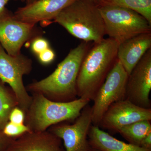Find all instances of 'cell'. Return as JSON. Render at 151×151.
I'll return each mask as SVG.
<instances>
[{"label":"cell","mask_w":151,"mask_h":151,"mask_svg":"<svg viewBox=\"0 0 151 151\" xmlns=\"http://www.w3.org/2000/svg\"><path fill=\"white\" fill-rule=\"evenodd\" d=\"M89 47V42L82 41L70 50L52 73L29 84L28 89L33 94H42L54 101L68 102L76 99L77 77Z\"/></svg>","instance_id":"cell-1"},{"label":"cell","mask_w":151,"mask_h":151,"mask_svg":"<svg viewBox=\"0 0 151 151\" xmlns=\"http://www.w3.org/2000/svg\"><path fill=\"white\" fill-rule=\"evenodd\" d=\"M119 44L111 38L94 43L81 63L76 82L77 95L94 99L117 59Z\"/></svg>","instance_id":"cell-2"},{"label":"cell","mask_w":151,"mask_h":151,"mask_svg":"<svg viewBox=\"0 0 151 151\" xmlns=\"http://www.w3.org/2000/svg\"><path fill=\"white\" fill-rule=\"evenodd\" d=\"M53 22L87 42H100L106 35L99 5L93 0H75L58 14Z\"/></svg>","instance_id":"cell-3"},{"label":"cell","mask_w":151,"mask_h":151,"mask_svg":"<svg viewBox=\"0 0 151 151\" xmlns=\"http://www.w3.org/2000/svg\"><path fill=\"white\" fill-rule=\"evenodd\" d=\"M90 100L79 97L68 101L50 100L40 94H33L32 101L26 113L25 124L31 131L44 132L65 121H74Z\"/></svg>","instance_id":"cell-4"},{"label":"cell","mask_w":151,"mask_h":151,"mask_svg":"<svg viewBox=\"0 0 151 151\" xmlns=\"http://www.w3.org/2000/svg\"><path fill=\"white\" fill-rule=\"evenodd\" d=\"M99 8L105 34L119 44L141 34L151 33V24L133 10L105 4L99 5Z\"/></svg>","instance_id":"cell-5"},{"label":"cell","mask_w":151,"mask_h":151,"mask_svg":"<svg viewBox=\"0 0 151 151\" xmlns=\"http://www.w3.org/2000/svg\"><path fill=\"white\" fill-rule=\"evenodd\" d=\"M32 68L31 59L20 54H8L0 45V80L9 84L16 97L18 106L26 113L32 101L28 93L23 78L29 74Z\"/></svg>","instance_id":"cell-6"},{"label":"cell","mask_w":151,"mask_h":151,"mask_svg":"<svg viewBox=\"0 0 151 151\" xmlns=\"http://www.w3.org/2000/svg\"><path fill=\"white\" fill-rule=\"evenodd\" d=\"M128 75L118 59L94 96L92 125L99 126L102 117L113 103L125 99Z\"/></svg>","instance_id":"cell-7"},{"label":"cell","mask_w":151,"mask_h":151,"mask_svg":"<svg viewBox=\"0 0 151 151\" xmlns=\"http://www.w3.org/2000/svg\"><path fill=\"white\" fill-rule=\"evenodd\" d=\"M72 124H56L49 131L63 142L65 151H87L88 134L92 125V108L87 105Z\"/></svg>","instance_id":"cell-8"},{"label":"cell","mask_w":151,"mask_h":151,"mask_svg":"<svg viewBox=\"0 0 151 151\" xmlns=\"http://www.w3.org/2000/svg\"><path fill=\"white\" fill-rule=\"evenodd\" d=\"M39 35L36 24L19 20L12 14L0 18V45L10 55L20 54L25 42Z\"/></svg>","instance_id":"cell-9"},{"label":"cell","mask_w":151,"mask_h":151,"mask_svg":"<svg viewBox=\"0 0 151 151\" xmlns=\"http://www.w3.org/2000/svg\"><path fill=\"white\" fill-rule=\"evenodd\" d=\"M151 48L144 55L128 76L125 99L145 108H151Z\"/></svg>","instance_id":"cell-10"},{"label":"cell","mask_w":151,"mask_h":151,"mask_svg":"<svg viewBox=\"0 0 151 151\" xmlns=\"http://www.w3.org/2000/svg\"><path fill=\"white\" fill-rule=\"evenodd\" d=\"M144 120L151 121V108H142L124 99L113 103L108 108L99 125L106 129L118 132L125 126Z\"/></svg>","instance_id":"cell-11"},{"label":"cell","mask_w":151,"mask_h":151,"mask_svg":"<svg viewBox=\"0 0 151 151\" xmlns=\"http://www.w3.org/2000/svg\"><path fill=\"white\" fill-rule=\"evenodd\" d=\"M75 0H36L19 8L14 14L19 20L36 24L52 23L51 21Z\"/></svg>","instance_id":"cell-12"},{"label":"cell","mask_w":151,"mask_h":151,"mask_svg":"<svg viewBox=\"0 0 151 151\" xmlns=\"http://www.w3.org/2000/svg\"><path fill=\"white\" fill-rule=\"evenodd\" d=\"M6 151H65L62 140L51 132L30 131L14 139Z\"/></svg>","instance_id":"cell-13"},{"label":"cell","mask_w":151,"mask_h":151,"mask_svg":"<svg viewBox=\"0 0 151 151\" xmlns=\"http://www.w3.org/2000/svg\"><path fill=\"white\" fill-rule=\"evenodd\" d=\"M151 48V33L141 34L119 44L117 59L129 75Z\"/></svg>","instance_id":"cell-14"},{"label":"cell","mask_w":151,"mask_h":151,"mask_svg":"<svg viewBox=\"0 0 151 151\" xmlns=\"http://www.w3.org/2000/svg\"><path fill=\"white\" fill-rule=\"evenodd\" d=\"M90 147L102 151H151L140 146L119 140L99 128L92 125L88 134Z\"/></svg>","instance_id":"cell-15"},{"label":"cell","mask_w":151,"mask_h":151,"mask_svg":"<svg viewBox=\"0 0 151 151\" xmlns=\"http://www.w3.org/2000/svg\"><path fill=\"white\" fill-rule=\"evenodd\" d=\"M151 121L144 120L125 126L118 131L129 143L140 146L141 142L151 132Z\"/></svg>","instance_id":"cell-16"},{"label":"cell","mask_w":151,"mask_h":151,"mask_svg":"<svg viewBox=\"0 0 151 151\" xmlns=\"http://www.w3.org/2000/svg\"><path fill=\"white\" fill-rule=\"evenodd\" d=\"M0 80V131L9 122L11 111L18 106L16 97L12 90L4 86Z\"/></svg>","instance_id":"cell-17"},{"label":"cell","mask_w":151,"mask_h":151,"mask_svg":"<svg viewBox=\"0 0 151 151\" xmlns=\"http://www.w3.org/2000/svg\"><path fill=\"white\" fill-rule=\"evenodd\" d=\"M101 4L133 10L144 17L151 24V0H102Z\"/></svg>","instance_id":"cell-18"},{"label":"cell","mask_w":151,"mask_h":151,"mask_svg":"<svg viewBox=\"0 0 151 151\" xmlns=\"http://www.w3.org/2000/svg\"><path fill=\"white\" fill-rule=\"evenodd\" d=\"M31 131L25 124H17L9 122L2 130L3 134L9 137L15 139Z\"/></svg>","instance_id":"cell-19"},{"label":"cell","mask_w":151,"mask_h":151,"mask_svg":"<svg viewBox=\"0 0 151 151\" xmlns=\"http://www.w3.org/2000/svg\"><path fill=\"white\" fill-rule=\"evenodd\" d=\"M31 42V49L33 53L36 55L50 47L48 41L41 35L34 38Z\"/></svg>","instance_id":"cell-20"},{"label":"cell","mask_w":151,"mask_h":151,"mask_svg":"<svg viewBox=\"0 0 151 151\" xmlns=\"http://www.w3.org/2000/svg\"><path fill=\"white\" fill-rule=\"evenodd\" d=\"M25 112L19 106H17L11 111L9 122L17 124H25Z\"/></svg>","instance_id":"cell-21"},{"label":"cell","mask_w":151,"mask_h":151,"mask_svg":"<svg viewBox=\"0 0 151 151\" xmlns=\"http://www.w3.org/2000/svg\"><path fill=\"white\" fill-rule=\"evenodd\" d=\"M37 56L39 61L41 64L48 65L54 61L55 58V53L54 50L50 47Z\"/></svg>","instance_id":"cell-22"},{"label":"cell","mask_w":151,"mask_h":151,"mask_svg":"<svg viewBox=\"0 0 151 151\" xmlns=\"http://www.w3.org/2000/svg\"><path fill=\"white\" fill-rule=\"evenodd\" d=\"M14 139L7 137L0 131V151H6Z\"/></svg>","instance_id":"cell-23"},{"label":"cell","mask_w":151,"mask_h":151,"mask_svg":"<svg viewBox=\"0 0 151 151\" xmlns=\"http://www.w3.org/2000/svg\"><path fill=\"white\" fill-rule=\"evenodd\" d=\"M10 0H0V18L9 14L6 9V6Z\"/></svg>","instance_id":"cell-24"},{"label":"cell","mask_w":151,"mask_h":151,"mask_svg":"<svg viewBox=\"0 0 151 151\" xmlns=\"http://www.w3.org/2000/svg\"><path fill=\"white\" fill-rule=\"evenodd\" d=\"M140 147L151 150V132L148 134L141 142Z\"/></svg>","instance_id":"cell-25"},{"label":"cell","mask_w":151,"mask_h":151,"mask_svg":"<svg viewBox=\"0 0 151 151\" xmlns=\"http://www.w3.org/2000/svg\"><path fill=\"white\" fill-rule=\"evenodd\" d=\"M87 151H102L98 149L92 147H89V148L87 150Z\"/></svg>","instance_id":"cell-26"},{"label":"cell","mask_w":151,"mask_h":151,"mask_svg":"<svg viewBox=\"0 0 151 151\" xmlns=\"http://www.w3.org/2000/svg\"><path fill=\"white\" fill-rule=\"evenodd\" d=\"M35 1L36 0H25V2L26 3V4H30Z\"/></svg>","instance_id":"cell-27"},{"label":"cell","mask_w":151,"mask_h":151,"mask_svg":"<svg viewBox=\"0 0 151 151\" xmlns=\"http://www.w3.org/2000/svg\"><path fill=\"white\" fill-rule=\"evenodd\" d=\"M95 3H97V4L100 5L102 3V0H93Z\"/></svg>","instance_id":"cell-28"},{"label":"cell","mask_w":151,"mask_h":151,"mask_svg":"<svg viewBox=\"0 0 151 151\" xmlns=\"http://www.w3.org/2000/svg\"><path fill=\"white\" fill-rule=\"evenodd\" d=\"M22 1H25V0H21Z\"/></svg>","instance_id":"cell-29"}]
</instances>
